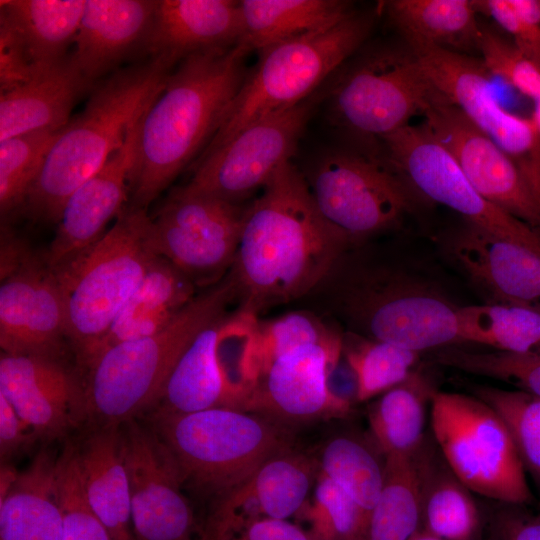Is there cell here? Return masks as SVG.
I'll return each instance as SVG.
<instances>
[{"label": "cell", "instance_id": "obj_1", "mask_svg": "<svg viewBox=\"0 0 540 540\" xmlns=\"http://www.w3.org/2000/svg\"><path fill=\"white\" fill-rule=\"evenodd\" d=\"M352 241L321 215L305 177L282 164L245 208L229 271L241 311L302 297L331 275Z\"/></svg>", "mask_w": 540, "mask_h": 540}, {"label": "cell", "instance_id": "obj_2", "mask_svg": "<svg viewBox=\"0 0 540 540\" xmlns=\"http://www.w3.org/2000/svg\"><path fill=\"white\" fill-rule=\"evenodd\" d=\"M250 52L243 43L199 52L170 74L138 125L127 206L147 209L210 142L248 74Z\"/></svg>", "mask_w": 540, "mask_h": 540}, {"label": "cell", "instance_id": "obj_3", "mask_svg": "<svg viewBox=\"0 0 540 540\" xmlns=\"http://www.w3.org/2000/svg\"><path fill=\"white\" fill-rule=\"evenodd\" d=\"M175 64L165 56L151 57L117 71L93 90L52 144L23 207L27 215L57 224L67 199L123 145Z\"/></svg>", "mask_w": 540, "mask_h": 540}, {"label": "cell", "instance_id": "obj_4", "mask_svg": "<svg viewBox=\"0 0 540 540\" xmlns=\"http://www.w3.org/2000/svg\"><path fill=\"white\" fill-rule=\"evenodd\" d=\"M237 298L229 274L197 295L162 329L116 344L93 359L83 383L87 416L121 424L155 406L179 358L196 335Z\"/></svg>", "mask_w": 540, "mask_h": 540}, {"label": "cell", "instance_id": "obj_5", "mask_svg": "<svg viewBox=\"0 0 540 540\" xmlns=\"http://www.w3.org/2000/svg\"><path fill=\"white\" fill-rule=\"evenodd\" d=\"M151 427L174 456L184 486L216 501L265 461L291 449L284 426L239 409L213 408L185 414L155 409Z\"/></svg>", "mask_w": 540, "mask_h": 540}, {"label": "cell", "instance_id": "obj_6", "mask_svg": "<svg viewBox=\"0 0 540 540\" xmlns=\"http://www.w3.org/2000/svg\"><path fill=\"white\" fill-rule=\"evenodd\" d=\"M151 217L126 206L92 246L54 270L62 287L67 340L84 366L157 256L151 248Z\"/></svg>", "mask_w": 540, "mask_h": 540}, {"label": "cell", "instance_id": "obj_7", "mask_svg": "<svg viewBox=\"0 0 540 540\" xmlns=\"http://www.w3.org/2000/svg\"><path fill=\"white\" fill-rule=\"evenodd\" d=\"M372 14L354 11L337 24L259 50L239 91L203 154L232 139L251 123L306 100L362 46Z\"/></svg>", "mask_w": 540, "mask_h": 540}, {"label": "cell", "instance_id": "obj_8", "mask_svg": "<svg viewBox=\"0 0 540 540\" xmlns=\"http://www.w3.org/2000/svg\"><path fill=\"white\" fill-rule=\"evenodd\" d=\"M337 300L355 334L419 353L462 344L458 306L432 281L401 268H355Z\"/></svg>", "mask_w": 540, "mask_h": 540}, {"label": "cell", "instance_id": "obj_9", "mask_svg": "<svg viewBox=\"0 0 540 540\" xmlns=\"http://www.w3.org/2000/svg\"><path fill=\"white\" fill-rule=\"evenodd\" d=\"M441 104L449 103L408 46L381 47L339 74L329 91L328 118L361 152L379 157L382 138Z\"/></svg>", "mask_w": 540, "mask_h": 540}, {"label": "cell", "instance_id": "obj_10", "mask_svg": "<svg viewBox=\"0 0 540 540\" xmlns=\"http://www.w3.org/2000/svg\"><path fill=\"white\" fill-rule=\"evenodd\" d=\"M430 408L440 453L473 493L501 504L533 502L510 431L491 406L475 395L436 390Z\"/></svg>", "mask_w": 540, "mask_h": 540}, {"label": "cell", "instance_id": "obj_11", "mask_svg": "<svg viewBox=\"0 0 540 540\" xmlns=\"http://www.w3.org/2000/svg\"><path fill=\"white\" fill-rule=\"evenodd\" d=\"M256 322V316L239 311L203 328L170 373L157 409L180 414L213 408L244 411L259 380Z\"/></svg>", "mask_w": 540, "mask_h": 540}, {"label": "cell", "instance_id": "obj_12", "mask_svg": "<svg viewBox=\"0 0 540 540\" xmlns=\"http://www.w3.org/2000/svg\"><path fill=\"white\" fill-rule=\"evenodd\" d=\"M305 179L323 218L352 242L395 226L418 199L380 157L359 150L326 152Z\"/></svg>", "mask_w": 540, "mask_h": 540}, {"label": "cell", "instance_id": "obj_13", "mask_svg": "<svg viewBox=\"0 0 540 540\" xmlns=\"http://www.w3.org/2000/svg\"><path fill=\"white\" fill-rule=\"evenodd\" d=\"M381 159L417 198L444 205L465 222L500 237L540 244V232L484 199L453 155L424 123L407 125L380 141Z\"/></svg>", "mask_w": 540, "mask_h": 540}, {"label": "cell", "instance_id": "obj_14", "mask_svg": "<svg viewBox=\"0 0 540 540\" xmlns=\"http://www.w3.org/2000/svg\"><path fill=\"white\" fill-rule=\"evenodd\" d=\"M244 213L241 205L178 187L151 217V248L196 287H212L232 268Z\"/></svg>", "mask_w": 540, "mask_h": 540}, {"label": "cell", "instance_id": "obj_15", "mask_svg": "<svg viewBox=\"0 0 540 540\" xmlns=\"http://www.w3.org/2000/svg\"><path fill=\"white\" fill-rule=\"evenodd\" d=\"M0 346L3 353L60 358L67 340L62 287L43 253L2 227Z\"/></svg>", "mask_w": 540, "mask_h": 540}, {"label": "cell", "instance_id": "obj_16", "mask_svg": "<svg viewBox=\"0 0 540 540\" xmlns=\"http://www.w3.org/2000/svg\"><path fill=\"white\" fill-rule=\"evenodd\" d=\"M411 50L447 102L509 155L540 197V131L531 117L500 103L482 60L439 48Z\"/></svg>", "mask_w": 540, "mask_h": 540}, {"label": "cell", "instance_id": "obj_17", "mask_svg": "<svg viewBox=\"0 0 540 540\" xmlns=\"http://www.w3.org/2000/svg\"><path fill=\"white\" fill-rule=\"evenodd\" d=\"M315 99L261 118L221 147L202 154L185 186L240 205L262 189L276 170L291 161L311 115Z\"/></svg>", "mask_w": 540, "mask_h": 540}, {"label": "cell", "instance_id": "obj_18", "mask_svg": "<svg viewBox=\"0 0 540 540\" xmlns=\"http://www.w3.org/2000/svg\"><path fill=\"white\" fill-rule=\"evenodd\" d=\"M120 426L135 540H192L195 518L171 451L136 419Z\"/></svg>", "mask_w": 540, "mask_h": 540}, {"label": "cell", "instance_id": "obj_19", "mask_svg": "<svg viewBox=\"0 0 540 540\" xmlns=\"http://www.w3.org/2000/svg\"><path fill=\"white\" fill-rule=\"evenodd\" d=\"M423 123L484 199L540 232V197L505 151L453 105L430 108Z\"/></svg>", "mask_w": 540, "mask_h": 540}, {"label": "cell", "instance_id": "obj_20", "mask_svg": "<svg viewBox=\"0 0 540 540\" xmlns=\"http://www.w3.org/2000/svg\"><path fill=\"white\" fill-rule=\"evenodd\" d=\"M341 354L342 336L280 356L261 374L244 411L277 423L348 415L351 408L334 398L327 386L328 372Z\"/></svg>", "mask_w": 540, "mask_h": 540}, {"label": "cell", "instance_id": "obj_21", "mask_svg": "<svg viewBox=\"0 0 540 540\" xmlns=\"http://www.w3.org/2000/svg\"><path fill=\"white\" fill-rule=\"evenodd\" d=\"M317 466L313 459L292 449L271 457L216 501L203 540H231L256 520L291 517L302 509Z\"/></svg>", "mask_w": 540, "mask_h": 540}, {"label": "cell", "instance_id": "obj_22", "mask_svg": "<svg viewBox=\"0 0 540 540\" xmlns=\"http://www.w3.org/2000/svg\"><path fill=\"white\" fill-rule=\"evenodd\" d=\"M0 394L38 439L61 438L87 416L83 384L60 358L1 352Z\"/></svg>", "mask_w": 540, "mask_h": 540}, {"label": "cell", "instance_id": "obj_23", "mask_svg": "<svg viewBox=\"0 0 540 540\" xmlns=\"http://www.w3.org/2000/svg\"><path fill=\"white\" fill-rule=\"evenodd\" d=\"M138 125L103 167L65 202L54 237L43 253L52 269L63 267L97 242L107 232L109 222L126 208L136 159Z\"/></svg>", "mask_w": 540, "mask_h": 540}, {"label": "cell", "instance_id": "obj_24", "mask_svg": "<svg viewBox=\"0 0 540 540\" xmlns=\"http://www.w3.org/2000/svg\"><path fill=\"white\" fill-rule=\"evenodd\" d=\"M447 247L489 303L540 312V244L509 240L465 222Z\"/></svg>", "mask_w": 540, "mask_h": 540}, {"label": "cell", "instance_id": "obj_25", "mask_svg": "<svg viewBox=\"0 0 540 540\" xmlns=\"http://www.w3.org/2000/svg\"><path fill=\"white\" fill-rule=\"evenodd\" d=\"M240 1L159 0L143 48L175 63L208 50L241 43Z\"/></svg>", "mask_w": 540, "mask_h": 540}, {"label": "cell", "instance_id": "obj_26", "mask_svg": "<svg viewBox=\"0 0 540 540\" xmlns=\"http://www.w3.org/2000/svg\"><path fill=\"white\" fill-rule=\"evenodd\" d=\"M155 2L86 0L70 57L87 81L93 83L136 47L143 46Z\"/></svg>", "mask_w": 540, "mask_h": 540}, {"label": "cell", "instance_id": "obj_27", "mask_svg": "<svg viewBox=\"0 0 540 540\" xmlns=\"http://www.w3.org/2000/svg\"><path fill=\"white\" fill-rule=\"evenodd\" d=\"M57 464L43 449L23 471L2 466L0 540H61Z\"/></svg>", "mask_w": 540, "mask_h": 540}, {"label": "cell", "instance_id": "obj_28", "mask_svg": "<svg viewBox=\"0 0 540 540\" xmlns=\"http://www.w3.org/2000/svg\"><path fill=\"white\" fill-rule=\"evenodd\" d=\"M420 528L443 540H478L481 513L473 492L452 471L432 435L413 455Z\"/></svg>", "mask_w": 540, "mask_h": 540}, {"label": "cell", "instance_id": "obj_29", "mask_svg": "<svg viewBox=\"0 0 540 540\" xmlns=\"http://www.w3.org/2000/svg\"><path fill=\"white\" fill-rule=\"evenodd\" d=\"M90 84L69 55L24 85L0 93V141L37 131L62 130L70 121L76 99Z\"/></svg>", "mask_w": 540, "mask_h": 540}, {"label": "cell", "instance_id": "obj_30", "mask_svg": "<svg viewBox=\"0 0 540 540\" xmlns=\"http://www.w3.org/2000/svg\"><path fill=\"white\" fill-rule=\"evenodd\" d=\"M88 503L112 540H135L121 426L102 424L77 448Z\"/></svg>", "mask_w": 540, "mask_h": 540}, {"label": "cell", "instance_id": "obj_31", "mask_svg": "<svg viewBox=\"0 0 540 540\" xmlns=\"http://www.w3.org/2000/svg\"><path fill=\"white\" fill-rule=\"evenodd\" d=\"M196 289L182 271L157 255L83 368L106 349L165 327L197 296Z\"/></svg>", "mask_w": 540, "mask_h": 540}, {"label": "cell", "instance_id": "obj_32", "mask_svg": "<svg viewBox=\"0 0 540 540\" xmlns=\"http://www.w3.org/2000/svg\"><path fill=\"white\" fill-rule=\"evenodd\" d=\"M383 7L410 49L430 47L467 55L478 51L481 24L473 0H390Z\"/></svg>", "mask_w": 540, "mask_h": 540}, {"label": "cell", "instance_id": "obj_33", "mask_svg": "<svg viewBox=\"0 0 540 540\" xmlns=\"http://www.w3.org/2000/svg\"><path fill=\"white\" fill-rule=\"evenodd\" d=\"M241 43L252 51L329 28L354 10L343 0H242Z\"/></svg>", "mask_w": 540, "mask_h": 540}, {"label": "cell", "instance_id": "obj_34", "mask_svg": "<svg viewBox=\"0 0 540 540\" xmlns=\"http://www.w3.org/2000/svg\"><path fill=\"white\" fill-rule=\"evenodd\" d=\"M86 0H1L0 12L18 30L37 72L69 57Z\"/></svg>", "mask_w": 540, "mask_h": 540}, {"label": "cell", "instance_id": "obj_35", "mask_svg": "<svg viewBox=\"0 0 540 540\" xmlns=\"http://www.w3.org/2000/svg\"><path fill=\"white\" fill-rule=\"evenodd\" d=\"M436 390L418 370L368 408L371 439L385 456H413L425 440L427 407Z\"/></svg>", "mask_w": 540, "mask_h": 540}, {"label": "cell", "instance_id": "obj_36", "mask_svg": "<svg viewBox=\"0 0 540 540\" xmlns=\"http://www.w3.org/2000/svg\"><path fill=\"white\" fill-rule=\"evenodd\" d=\"M461 343H477L519 355L540 357V312L521 306L481 304L458 307Z\"/></svg>", "mask_w": 540, "mask_h": 540}, {"label": "cell", "instance_id": "obj_37", "mask_svg": "<svg viewBox=\"0 0 540 540\" xmlns=\"http://www.w3.org/2000/svg\"><path fill=\"white\" fill-rule=\"evenodd\" d=\"M385 456L375 443L342 435L322 449L320 473L337 484L368 516L375 508L385 481Z\"/></svg>", "mask_w": 540, "mask_h": 540}, {"label": "cell", "instance_id": "obj_38", "mask_svg": "<svg viewBox=\"0 0 540 540\" xmlns=\"http://www.w3.org/2000/svg\"><path fill=\"white\" fill-rule=\"evenodd\" d=\"M385 458L384 486L370 516L368 540H409L420 528L413 456Z\"/></svg>", "mask_w": 540, "mask_h": 540}, {"label": "cell", "instance_id": "obj_39", "mask_svg": "<svg viewBox=\"0 0 540 540\" xmlns=\"http://www.w3.org/2000/svg\"><path fill=\"white\" fill-rule=\"evenodd\" d=\"M342 352L357 376L359 402L406 380L417 370L420 359L419 352L350 331L342 336Z\"/></svg>", "mask_w": 540, "mask_h": 540}, {"label": "cell", "instance_id": "obj_40", "mask_svg": "<svg viewBox=\"0 0 540 540\" xmlns=\"http://www.w3.org/2000/svg\"><path fill=\"white\" fill-rule=\"evenodd\" d=\"M60 131L43 130L0 141L2 222L23 209L44 160Z\"/></svg>", "mask_w": 540, "mask_h": 540}, {"label": "cell", "instance_id": "obj_41", "mask_svg": "<svg viewBox=\"0 0 540 540\" xmlns=\"http://www.w3.org/2000/svg\"><path fill=\"white\" fill-rule=\"evenodd\" d=\"M474 395L491 406L503 419L519 457L540 488V398L514 389L479 386Z\"/></svg>", "mask_w": 540, "mask_h": 540}, {"label": "cell", "instance_id": "obj_42", "mask_svg": "<svg viewBox=\"0 0 540 540\" xmlns=\"http://www.w3.org/2000/svg\"><path fill=\"white\" fill-rule=\"evenodd\" d=\"M434 362L497 379L540 398V357L504 351H474L457 345L432 352Z\"/></svg>", "mask_w": 540, "mask_h": 540}, {"label": "cell", "instance_id": "obj_43", "mask_svg": "<svg viewBox=\"0 0 540 540\" xmlns=\"http://www.w3.org/2000/svg\"><path fill=\"white\" fill-rule=\"evenodd\" d=\"M340 338L341 335L306 311L290 312L262 323L257 320L254 349L259 378L273 361L299 346L329 344Z\"/></svg>", "mask_w": 540, "mask_h": 540}, {"label": "cell", "instance_id": "obj_44", "mask_svg": "<svg viewBox=\"0 0 540 540\" xmlns=\"http://www.w3.org/2000/svg\"><path fill=\"white\" fill-rule=\"evenodd\" d=\"M478 52L493 76L504 80L531 102V118L540 131V67L524 56L510 39L483 25Z\"/></svg>", "mask_w": 540, "mask_h": 540}, {"label": "cell", "instance_id": "obj_45", "mask_svg": "<svg viewBox=\"0 0 540 540\" xmlns=\"http://www.w3.org/2000/svg\"><path fill=\"white\" fill-rule=\"evenodd\" d=\"M318 540H368L370 519L332 480L319 472L309 508Z\"/></svg>", "mask_w": 540, "mask_h": 540}, {"label": "cell", "instance_id": "obj_46", "mask_svg": "<svg viewBox=\"0 0 540 540\" xmlns=\"http://www.w3.org/2000/svg\"><path fill=\"white\" fill-rule=\"evenodd\" d=\"M57 470L63 516L61 540H112L86 498L76 447L66 446L58 457Z\"/></svg>", "mask_w": 540, "mask_h": 540}, {"label": "cell", "instance_id": "obj_47", "mask_svg": "<svg viewBox=\"0 0 540 540\" xmlns=\"http://www.w3.org/2000/svg\"><path fill=\"white\" fill-rule=\"evenodd\" d=\"M473 4L477 13L490 17L540 67V0H473Z\"/></svg>", "mask_w": 540, "mask_h": 540}, {"label": "cell", "instance_id": "obj_48", "mask_svg": "<svg viewBox=\"0 0 540 540\" xmlns=\"http://www.w3.org/2000/svg\"><path fill=\"white\" fill-rule=\"evenodd\" d=\"M37 72L24 42L11 20L0 12V91L16 89L29 82Z\"/></svg>", "mask_w": 540, "mask_h": 540}, {"label": "cell", "instance_id": "obj_49", "mask_svg": "<svg viewBox=\"0 0 540 540\" xmlns=\"http://www.w3.org/2000/svg\"><path fill=\"white\" fill-rule=\"evenodd\" d=\"M502 505L493 522L494 540H540V515L523 505Z\"/></svg>", "mask_w": 540, "mask_h": 540}, {"label": "cell", "instance_id": "obj_50", "mask_svg": "<svg viewBox=\"0 0 540 540\" xmlns=\"http://www.w3.org/2000/svg\"><path fill=\"white\" fill-rule=\"evenodd\" d=\"M38 437L18 415L13 405L0 394V455L1 461L27 450Z\"/></svg>", "mask_w": 540, "mask_h": 540}, {"label": "cell", "instance_id": "obj_51", "mask_svg": "<svg viewBox=\"0 0 540 540\" xmlns=\"http://www.w3.org/2000/svg\"><path fill=\"white\" fill-rule=\"evenodd\" d=\"M231 540H318L286 519L263 518L247 525Z\"/></svg>", "mask_w": 540, "mask_h": 540}, {"label": "cell", "instance_id": "obj_52", "mask_svg": "<svg viewBox=\"0 0 540 540\" xmlns=\"http://www.w3.org/2000/svg\"><path fill=\"white\" fill-rule=\"evenodd\" d=\"M327 386L334 398L350 408L355 401H358L357 376L343 352L328 372Z\"/></svg>", "mask_w": 540, "mask_h": 540}, {"label": "cell", "instance_id": "obj_53", "mask_svg": "<svg viewBox=\"0 0 540 540\" xmlns=\"http://www.w3.org/2000/svg\"><path fill=\"white\" fill-rule=\"evenodd\" d=\"M409 540H443L431 533H429L428 531L422 529V528H419L412 536Z\"/></svg>", "mask_w": 540, "mask_h": 540}]
</instances>
